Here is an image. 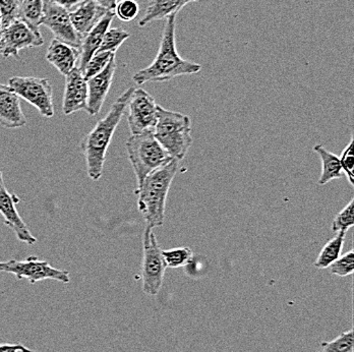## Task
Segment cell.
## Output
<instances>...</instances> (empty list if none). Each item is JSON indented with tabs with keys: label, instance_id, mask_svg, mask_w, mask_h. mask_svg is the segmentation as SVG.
I'll use <instances>...</instances> for the list:
<instances>
[{
	"label": "cell",
	"instance_id": "6da1fadb",
	"mask_svg": "<svg viewBox=\"0 0 354 352\" xmlns=\"http://www.w3.org/2000/svg\"><path fill=\"white\" fill-rule=\"evenodd\" d=\"M176 26V16L166 19L156 57L150 66L133 75V82L138 86L149 82H167L181 75H195L202 70L200 64L183 59L177 53Z\"/></svg>",
	"mask_w": 354,
	"mask_h": 352
},
{
	"label": "cell",
	"instance_id": "7a4b0ae2",
	"mask_svg": "<svg viewBox=\"0 0 354 352\" xmlns=\"http://www.w3.org/2000/svg\"><path fill=\"white\" fill-rule=\"evenodd\" d=\"M133 89L131 87L125 90L124 94L113 103L107 115L99 120L92 131L82 140L80 147L87 163L88 176L92 180H99L102 176L108 147L124 116Z\"/></svg>",
	"mask_w": 354,
	"mask_h": 352
},
{
	"label": "cell",
	"instance_id": "3957f363",
	"mask_svg": "<svg viewBox=\"0 0 354 352\" xmlns=\"http://www.w3.org/2000/svg\"><path fill=\"white\" fill-rule=\"evenodd\" d=\"M178 162L172 160L145 178L135 193L138 194V208L146 222V229L161 228L165 219L166 198L178 169Z\"/></svg>",
	"mask_w": 354,
	"mask_h": 352
},
{
	"label": "cell",
	"instance_id": "277c9868",
	"mask_svg": "<svg viewBox=\"0 0 354 352\" xmlns=\"http://www.w3.org/2000/svg\"><path fill=\"white\" fill-rule=\"evenodd\" d=\"M155 139L167 151L172 158H185L193 144L191 120L179 112L165 109L158 105V120L153 131Z\"/></svg>",
	"mask_w": 354,
	"mask_h": 352
},
{
	"label": "cell",
	"instance_id": "5b68a950",
	"mask_svg": "<svg viewBox=\"0 0 354 352\" xmlns=\"http://www.w3.org/2000/svg\"><path fill=\"white\" fill-rule=\"evenodd\" d=\"M125 146L133 172L137 176L138 187L149 174L174 159L155 139L153 133L131 135Z\"/></svg>",
	"mask_w": 354,
	"mask_h": 352
},
{
	"label": "cell",
	"instance_id": "8992f818",
	"mask_svg": "<svg viewBox=\"0 0 354 352\" xmlns=\"http://www.w3.org/2000/svg\"><path fill=\"white\" fill-rule=\"evenodd\" d=\"M8 88L19 98L37 108L41 115L53 118V91L50 82L42 77H14L8 80Z\"/></svg>",
	"mask_w": 354,
	"mask_h": 352
},
{
	"label": "cell",
	"instance_id": "52a82bcc",
	"mask_svg": "<svg viewBox=\"0 0 354 352\" xmlns=\"http://www.w3.org/2000/svg\"><path fill=\"white\" fill-rule=\"evenodd\" d=\"M0 272L12 274L17 279H28L32 284L51 279L68 284L71 281L70 272L54 268L46 261L39 260L35 256L24 261L12 260L0 262Z\"/></svg>",
	"mask_w": 354,
	"mask_h": 352
},
{
	"label": "cell",
	"instance_id": "ba28073f",
	"mask_svg": "<svg viewBox=\"0 0 354 352\" xmlns=\"http://www.w3.org/2000/svg\"><path fill=\"white\" fill-rule=\"evenodd\" d=\"M144 257L142 261L141 277L142 291L146 295H158L163 284L166 265L162 257V250L153 230L145 229Z\"/></svg>",
	"mask_w": 354,
	"mask_h": 352
},
{
	"label": "cell",
	"instance_id": "9c48e42d",
	"mask_svg": "<svg viewBox=\"0 0 354 352\" xmlns=\"http://www.w3.org/2000/svg\"><path fill=\"white\" fill-rule=\"evenodd\" d=\"M127 105V122L131 135L153 133L158 120V104L155 99L144 89L133 88Z\"/></svg>",
	"mask_w": 354,
	"mask_h": 352
},
{
	"label": "cell",
	"instance_id": "30bf717a",
	"mask_svg": "<svg viewBox=\"0 0 354 352\" xmlns=\"http://www.w3.org/2000/svg\"><path fill=\"white\" fill-rule=\"evenodd\" d=\"M1 34L2 56L6 58L12 56L17 59H21L19 51L26 48H35L44 44L40 31L19 18L12 21L8 27L3 28Z\"/></svg>",
	"mask_w": 354,
	"mask_h": 352
},
{
	"label": "cell",
	"instance_id": "8fae6325",
	"mask_svg": "<svg viewBox=\"0 0 354 352\" xmlns=\"http://www.w3.org/2000/svg\"><path fill=\"white\" fill-rule=\"evenodd\" d=\"M41 26L48 28L54 38L81 50L83 38L75 31L70 12L49 0H44V10Z\"/></svg>",
	"mask_w": 354,
	"mask_h": 352
},
{
	"label": "cell",
	"instance_id": "7c38bea8",
	"mask_svg": "<svg viewBox=\"0 0 354 352\" xmlns=\"http://www.w3.org/2000/svg\"><path fill=\"white\" fill-rule=\"evenodd\" d=\"M21 202L18 196L10 194L4 185L3 176L0 172V213L3 216L4 224L14 231L19 241L33 246L37 239L27 228L17 210L16 205Z\"/></svg>",
	"mask_w": 354,
	"mask_h": 352
},
{
	"label": "cell",
	"instance_id": "4fadbf2b",
	"mask_svg": "<svg viewBox=\"0 0 354 352\" xmlns=\"http://www.w3.org/2000/svg\"><path fill=\"white\" fill-rule=\"evenodd\" d=\"M115 57L116 56H114L110 60L106 68L100 73L87 80L88 103L86 110L90 115H97L104 104L105 99L113 81L114 73L118 68Z\"/></svg>",
	"mask_w": 354,
	"mask_h": 352
},
{
	"label": "cell",
	"instance_id": "5bb4252c",
	"mask_svg": "<svg viewBox=\"0 0 354 352\" xmlns=\"http://www.w3.org/2000/svg\"><path fill=\"white\" fill-rule=\"evenodd\" d=\"M88 103V83L84 73L79 68H75L66 75L62 112L66 115L86 109Z\"/></svg>",
	"mask_w": 354,
	"mask_h": 352
},
{
	"label": "cell",
	"instance_id": "9a60e30c",
	"mask_svg": "<svg viewBox=\"0 0 354 352\" xmlns=\"http://www.w3.org/2000/svg\"><path fill=\"white\" fill-rule=\"evenodd\" d=\"M27 124L21 100L8 86L0 83V125L6 129H19Z\"/></svg>",
	"mask_w": 354,
	"mask_h": 352
},
{
	"label": "cell",
	"instance_id": "2e32d148",
	"mask_svg": "<svg viewBox=\"0 0 354 352\" xmlns=\"http://www.w3.org/2000/svg\"><path fill=\"white\" fill-rule=\"evenodd\" d=\"M80 56V49L53 38L47 49L46 59L62 75H66L77 68Z\"/></svg>",
	"mask_w": 354,
	"mask_h": 352
},
{
	"label": "cell",
	"instance_id": "e0dca14e",
	"mask_svg": "<svg viewBox=\"0 0 354 352\" xmlns=\"http://www.w3.org/2000/svg\"><path fill=\"white\" fill-rule=\"evenodd\" d=\"M106 12L107 10L99 6L94 0H84L75 10L70 12V17L75 31L84 38Z\"/></svg>",
	"mask_w": 354,
	"mask_h": 352
},
{
	"label": "cell",
	"instance_id": "ac0fdd59",
	"mask_svg": "<svg viewBox=\"0 0 354 352\" xmlns=\"http://www.w3.org/2000/svg\"><path fill=\"white\" fill-rule=\"evenodd\" d=\"M114 16L115 15L113 12H107L100 21L88 32L87 35L84 37L83 41H82L81 56H80L79 64H77V68L82 71V73L85 71L86 66L91 57L100 48L103 37L109 29Z\"/></svg>",
	"mask_w": 354,
	"mask_h": 352
},
{
	"label": "cell",
	"instance_id": "d6986e66",
	"mask_svg": "<svg viewBox=\"0 0 354 352\" xmlns=\"http://www.w3.org/2000/svg\"><path fill=\"white\" fill-rule=\"evenodd\" d=\"M196 1L198 0H151L144 17L139 21V26L142 28L152 21L176 16L187 4Z\"/></svg>",
	"mask_w": 354,
	"mask_h": 352
},
{
	"label": "cell",
	"instance_id": "ffe728a7",
	"mask_svg": "<svg viewBox=\"0 0 354 352\" xmlns=\"http://www.w3.org/2000/svg\"><path fill=\"white\" fill-rule=\"evenodd\" d=\"M314 151L319 155L323 164V172L319 179V185H327L334 179H340L342 177L343 170L339 157L329 152L322 145H316L314 147Z\"/></svg>",
	"mask_w": 354,
	"mask_h": 352
},
{
	"label": "cell",
	"instance_id": "44dd1931",
	"mask_svg": "<svg viewBox=\"0 0 354 352\" xmlns=\"http://www.w3.org/2000/svg\"><path fill=\"white\" fill-rule=\"evenodd\" d=\"M345 235H346V231H339L335 237L326 243L315 262V267L318 269H327L335 262L337 259L341 256L343 245H344Z\"/></svg>",
	"mask_w": 354,
	"mask_h": 352
},
{
	"label": "cell",
	"instance_id": "7402d4cb",
	"mask_svg": "<svg viewBox=\"0 0 354 352\" xmlns=\"http://www.w3.org/2000/svg\"><path fill=\"white\" fill-rule=\"evenodd\" d=\"M44 0H21L19 3V19H23L34 29L39 30L43 18Z\"/></svg>",
	"mask_w": 354,
	"mask_h": 352
},
{
	"label": "cell",
	"instance_id": "603a6c76",
	"mask_svg": "<svg viewBox=\"0 0 354 352\" xmlns=\"http://www.w3.org/2000/svg\"><path fill=\"white\" fill-rule=\"evenodd\" d=\"M131 37L129 32L125 31L122 28H112L108 29L103 37L100 48L97 53H116L122 43Z\"/></svg>",
	"mask_w": 354,
	"mask_h": 352
},
{
	"label": "cell",
	"instance_id": "cb8c5ba5",
	"mask_svg": "<svg viewBox=\"0 0 354 352\" xmlns=\"http://www.w3.org/2000/svg\"><path fill=\"white\" fill-rule=\"evenodd\" d=\"M164 263L168 268H180L193 260V250L189 248H177L162 250Z\"/></svg>",
	"mask_w": 354,
	"mask_h": 352
},
{
	"label": "cell",
	"instance_id": "d4e9b609",
	"mask_svg": "<svg viewBox=\"0 0 354 352\" xmlns=\"http://www.w3.org/2000/svg\"><path fill=\"white\" fill-rule=\"evenodd\" d=\"M353 329L343 332L334 340L321 343V349L317 352H353Z\"/></svg>",
	"mask_w": 354,
	"mask_h": 352
},
{
	"label": "cell",
	"instance_id": "484cf974",
	"mask_svg": "<svg viewBox=\"0 0 354 352\" xmlns=\"http://www.w3.org/2000/svg\"><path fill=\"white\" fill-rule=\"evenodd\" d=\"M116 56V53H96L88 60L85 71H84V77L86 80L91 79L95 75L100 73L104 70L109 64L110 60Z\"/></svg>",
	"mask_w": 354,
	"mask_h": 352
},
{
	"label": "cell",
	"instance_id": "4316f807",
	"mask_svg": "<svg viewBox=\"0 0 354 352\" xmlns=\"http://www.w3.org/2000/svg\"><path fill=\"white\" fill-rule=\"evenodd\" d=\"M354 225V198H351L346 207L340 213L337 214L333 223L332 230L334 232L339 231H346Z\"/></svg>",
	"mask_w": 354,
	"mask_h": 352
},
{
	"label": "cell",
	"instance_id": "83f0119b",
	"mask_svg": "<svg viewBox=\"0 0 354 352\" xmlns=\"http://www.w3.org/2000/svg\"><path fill=\"white\" fill-rule=\"evenodd\" d=\"M140 14V6L136 0H118L114 8V15L120 21H131Z\"/></svg>",
	"mask_w": 354,
	"mask_h": 352
},
{
	"label": "cell",
	"instance_id": "f1b7e54d",
	"mask_svg": "<svg viewBox=\"0 0 354 352\" xmlns=\"http://www.w3.org/2000/svg\"><path fill=\"white\" fill-rule=\"evenodd\" d=\"M329 268L330 272L333 275L340 276V277L353 275L354 271L353 250L339 257Z\"/></svg>",
	"mask_w": 354,
	"mask_h": 352
},
{
	"label": "cell",
	"instance_id": "f546056e",
	"mask_svg": "<svg viewBox=\"0 0 354 352\" xmlns=\"http://www.w3.org/2000/svg\"><path fill=\"white\" fill-rule=\"evenodd\" d=\"M19 3L18 0H0V17L1 27H8L12 21L19 18Z\"/></svg>",
	"mask_w": 354,
	"mask_h": 352
},
{
	"label": "cell",
	"instance_id": "4dcf8cb0",
	"mask_svg": "<svg viewBox=\"0 0 354 352\" xmlns=\"http://www.w3.org/2000/svg\"><path fill=\"white\" fill-rule=\"evenodd\" d=\"M341 167L343 172L346 174L348 177L349 183L351 185H354V151H353V138H351L348 146L343 150L342 155L340 158Z\"/></svg>",
	"mask_w": 354,
	"mask_h": 352
},
{
	"label": "cell",
	"instance_id": "1f68e13d",
	"mask_svg": "<svg viewBox=\"0 0 354 352\" xmlns=\"http://www.w3.org/2000/svg\"><path fill=\"white\" fill-rule=\"evenodd\" d=\"M0 352H38L33 349H28L23 344H12V343H3L0 344Z\"/></svg>",
	"mask_w": 354,
	"mask_h": 352
},
{
	"label": "cell",
	"instance_id": "d6a6232c",
	"mask_svg": "<svg viewBox=\"0 0 354 352\" xmlns=\"http://www.w3.org/2000/svg\"><path fill=\"white\" fill-rule=\"evenodd\" d=\"M49 1L53 2V3L57 4V6L68 10L73 8V6H79L84 0H49Z\"/></svg>",
	"mask_w": 354,
	"mask_h": 352
},
{
	"label": "cell",
	"instance_id": "836d02e7",
	"mask_svg": "<svg viewBox=\"0 0 354 352\" xmlns=\"http://www.w3.org/2000/svg\"><path fill=\"white\" fill-rule=\"evenodd\" d=\"M99 6L106 10L107 12H113L118 0H94Z\"/></svg>",
	"mask_w": 354,
	"mask_h": 352
},
{
	"label": "cell",
	"instance_id": "e575fe53",
	"mask_svg": "<svg viewBox=\"0 0 354 352\" xmlns=\"http://www.w3.org/2000/svg\"><path fill=\"white\" fill-rule=\"evenodd\" d=\"M1 40H2V34H1V30H0V56H2Z\"/></svg>",
	"mask_w": 354,
	"mask_h": 352
},
{
	"label": "cell",
	"instance_id": "d590c367",
	"mask_svg": "<svg viewBox=\"0 0 354 352\" xmlns=\"http://www.w3.org/2000/svg\"><path fill=\"white\" fill-rule=\"evenodd\" d=\"M0 30H2V27H1V17H0Z\"/></svg>",
	"mask_w": 354,
	"mask_h": 352
},
{
	"label": "cell",
	"instance_id": "8d00e7d4",
	"mask_svg": "<svg viewBox=\"0 0 354 352\" xmlns=\"http://www.w3.org/2000/svg\"><path fill=\"white\" fill-rule=\"evenodd\" d=\"M18 1H19V3H21V0H18Z\"/></svg>",
	"mask_w": 354,
	"mask_h": 352
}]
</instances>
